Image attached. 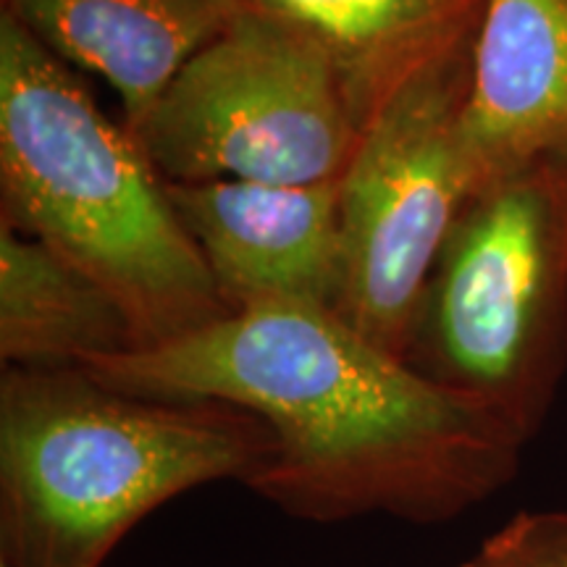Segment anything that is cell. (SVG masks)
Segmentation results:
<instances>
[{
	"label": "cell",
	"instance_id": "cell-8",
	"mask_svg": "<svg viewBox=\"0 0 567 567\" xmlns=\"http://www.w3.org/2000/svg\"><path fill=\"white\" fill-rule=\"evenodd\" d=\"M457 134L473 195L567 163V0H484Z\"/></svg>",
	"mask_w": 567,
	"mask_h": 567
},
{
	"label": "cell",
	"instance_id": "cell-4",
	"mask_svg": "<svg viewBox=\"0 0 567 567\" xmlns=\"http://www.w3.org/2000/svg\"><path fill=\"white\" fill-rule=\"evenodd\" d=\"M567 354V163L481 189L425 284L408 363L528 436Z\"/></svg>",
	"mask_w": 567,
	"mask_h": 567
},
{
	"label": "cell",
	"instance_id": "cell-12",
	"mask_svg": "<svg viewBox=\"0 0 567 567\" xmlns=\"http://www.w3.org/2000/svg\"><path fill=\"white\" fill-rule=\"evenodd\" d=\"M460 567H567V515H517Z\"/></svg>",
	"mask_w": 567,
	"mask_h": 567
},
{
	"label": "cell",
	"instance_id": "cell-3",
	"mask_svg": "<svg viewBox=\"0 0 567 567\" xmlns=\"http://www.w3.org/2000/svg\"><path fill=\"white\" fill-rule=\"evenodd\" d=\"M0 189L3 224L51 247L122 305L134 350L229 316L140 140L6 11Z\"/></svg>",
	"mask_w": 567,
	"mask_h": 567
},
{
	"label": "cell",
	"instance_id": "cell-7",
	"mask_svg": "<svg viewBox=\"0 0 567 567\" xmlns=\"http://www.w3.org/2000/svg\"><path fill=\"white\" fill-rule=\"evenodd\" d=\"M229 313L260 305L334 310L342 281V179L166 182Z\"/></svg>",
	"mask_w": 567,
	"mask_h": 567
},
{
	"label": "cell",
	"instance_id": "cell-10",
	"mask_svg": "<svg viewBox=\"0 0 567 567\" xmlns=\"http://www.w3.org/2000/svg\"><path fill=\"white\" fill-rule=\"evenodd\" d=\"M334 61L363 130L415 71L476 34L481 13L446 0H247ZM484 11V9H481Z\"/></svg>",
	"mask_w": 567,
	"mask_h": 567
},
{
	"label": "cell",
	"instance_id": "cell-6",
	"mask_svg": "<svg viewBox=\"0 0 567 567\" xmlns=\"http://www.w3.org/2000/svg\"><path fill=\"white\" fill-rule=\"evenodd\" d=\"M473 38L386 97L342 176L334 313L402 360L439 252L473 195L457 134Z\"/></svg>",
	"mask_w": 567,
	"mask_h": 567
},
{
	"label": "cell",
	"instance_id": "cell-13",
	"mask_svg": "<svg viewBox=\"0 0 567 567\" xmlns=\"http://www.w3.org/2000/svg\"><path fill=\"white\" fill-rule=\"evenodd\" d=\"M446 3L467 13H481V9H484V0H446Z\"/></svg>",
	"mask_w": 567,
	"mask_h": 567
},
{
	"label": "cell",
	"instance_id": "cell-11",
	"mask_svg": "<svg viewBox=\"0 0 567 567\" xmlns=\"http://www.w3.org/2000/svg\"><path fill=\"white\" fill-rule=\"evenodd\" d=\"M134 350L126 313L97 281L51 247L0 226L3 368H80Z\"/></svg>",
	"mask_w": 567,
	"mask_h": 567
},
{
	"label": "cell",
	"instance_id": "cell-14",
	"mask_svg": "<svg viewBox=\"0 0 567 567\" xmlns=\"http://www.w3.org/2000/svg\"><path fill=\"white\" fill-rule=\"evenodd\" d=\"M0 567H3V565H0Z\"/></svg>",
	"mask_w": 567,
	"mask_h": 567
},
{
	"label": "cell",
	"instance_id": "cell-5",
	"mask_svg": "<svg viewBox=\"0 0 567 567\" xmlns=\"http://www.w3.org/2000/svg\"><path fill=\"white\" fill-rule=\"evenodd\" d=\"M363 124L313 40L247 3L132 134L163 182H339Z\"/></svg>",
	"mask_w": 567,
	"mask_h": 567
},
{
	"label": "cell",
	"instance_id": "cell-2",
	"mask_svg": "<svg viewBox=\"0 0 567 567\" xmlns=\"http://www.w3.org/2000/svg\"><path fill=\"white\" fill-rule=\"evenodd\" d=\"M276 442L226 402L153 400L84 368H3L0 565L103 567L174 496L216 481L250 486Z\"/></svg>",
	"mask_w": 567,
	"mask_h": 567
},
{
	"label": "cell",
	"instance_id": "cell-9",
	"mask_svg": "<svg viewBox=\"0 0 567 567\" xmlns=\"http://www.w3.org/2000/svg\"><path fill=\"white\" fill-rule=\"evenodd\" d=\"M247 0H3V11L66 66L118 92L124 126L145 122L184 63L216 40Z\"/></svg>",
	"mask_w": 567,
	"mask_h": 567
},
{
	"label": "cell",
	"instance_id": "cell-1",
	"mask_svg": "<svg viewBox=\"0 0 567 567\" xmlns=\"http://www.w3.org/2000/svg\"><path fill=\"white\" fill-rule=\"evenodd\" d=\"M80 368L137 396L226 402L258 415L276 452L250 488L308 523H444L513 476L526 439L484 402L310 305L239 310Z\"/></svg>",
	"mask_w": 567,
	"mask_h": 567
}]
</instances>
